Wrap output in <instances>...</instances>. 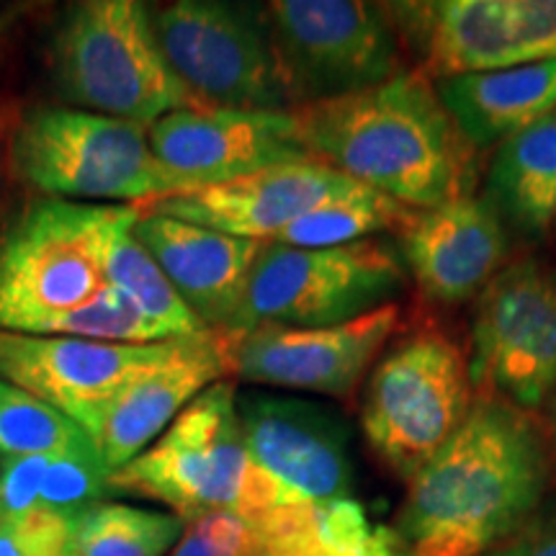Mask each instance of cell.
<instances>
[{
  "label": "cell",
  "mask_w": 556,
  "mask_h": 556,
  "mask_svg": "<svg viewBox=\"0 0 556 556\" xmlns=\"http://www.w3.org/2000/svg\"><path fill=\"white\" fill-rule=\"evenodd\" d=\"M131 227L135 225L124 227L111 242L106 258V278L111 287L124 291L168 340L206 332L199 317L186 307L184 299L173 289L163 268L142 248V242L135 238Z\"/></svg>",
  "instance_id": "cell-25"
},
{
  "label": "cell",
  "mask_w": 556,
  "mask_h": 556,
  "mask_svg": "<svg viewBox=\"0 0 556 556\" xmlns=\"http://www.w3.org/2000/svg\"><path fill=\"white\" fill-rule=\"evenodd\" d=\"M52 456L3 458L0 464V523L39 507V490Z\"/></svg>",
  "instance_id": "cell-31"
},
{
  "label": "cell",
  "mask_w": 556,
  "mask_h": 556,
  "mask_svg": "<svg viewBox=\"0 0 556 556\" xmlns=\"http://www.w3.org/2000/svg\"><path fill=\"white\" fill-rule=\"evenodd\" d=\"M400 307L387 304L371 315L332 328H255L232 332V377L253 384L348 397L366 377L397 328Z\"/></svg>",
  "instance_id": "cell-16"
},
{
  "label": "cell",
  "mask_w": 556,
  "mask_h": 556,
  "mask_svg": "<svg viewBox=\"0 0 556 556\" xmlns=\"http://www.w3.org/2000/svg\"><path fill=\"white\" fill-rule=\"evenodd\" d=\"M405 283L400 250L371 238L338 248H287L266 242L238 315L227 332L255 328H332L371 315Z\"/></svg>",
  "instance_id": "cell-7"
},
{
  "label": "cell",
  "mask_w": 556,
  "mask_h": 556,
  "mask_svg": "<svg viewBox=\"0 0 556 556\" xmlns=\"http://www.w3.org/2000/svg\"><path fill=\"white\" fill-rule=\"evenodd\" d=\"M191 338L103 343L0 330V379L58 407L93 438L116 394L137 377L176 358Z\"/></svg>",
  "instance_id": "cell-13"
},
{
  "label": "cell",
  "mask_w": 556,
  "mask_h": 556,
  "mask_svg": "<svg viewBox=\"0 0 556 556\" xmlns=\"http://www.w3.org/2000/svg\"><path fill=\"white\" fill-rule=\"evenodd\" d=\"M484 197L507 229L526 240L546 238L556 219V111L500 144Z\"/></svg>",
  "instance_id": "cell-22"
},
{
  "label": "cell",
  "mask_w": 556,
  "mask_h": 556,
  "mask_svg": "<svg viewBox=\"0 0 556 556\" xmlns=\"http://www.w3.org/2000/svg\"><path fill=\"white\" fill-rule=\"evenodd\" d=\"M39 336L103 340V343H163L168 340L124 291L111 283L83 307L52 317Z\"/></svg>",
  "instance_id": "cell-27"
},
{
  "label": "cell",
  "mask_w": 556,
  "mask_h": 556,
  "mask_svg": "<svg viewBox=\"0 0 556 556\" xmlns=\"http://www.w3.org/2000/svg\"><path fill=\"white\" fill-rule=\"evenodd\" d=\"M245 446L255 464L312 503L351 497L353 458L345 417L319 402L238 394Z\"/></svg>",
  "instance_id": "cell-17"
},
{
  "label": "cell",
  "mask_w": 556,
  "mask_h": 556,
  "mask_svg": "<svg viewBox=\"0 0 556 556\" xmlns=\"http://www.w3.org/2000/svg\"><path fill=\"white\" fill-rule=\"evenodd\" d=\"M266 13L291 109L361 93L407 70L387 5L274 0Z\"/></svg>",
  "instance_id": "cell-10"
},
{
  "label": "cell",
  "mask_w": 556,
  "mask_h": 556,
  "mask_svg": "<svg viewBox=\"0 0 556 556\" xmlns=\"http://www.w3.org/2000/svg\"><path fill=\"white\" fill-rule=\"evenodd\" d=\"M75 518L78 516L37 507L0 526L9 528L26 556H73Z\"/></svg>",
  "instance_id": "cell-30"
},
{
  "label": "cell",
  "mask_w": 556,
  "mask_h": 556,
  "mask_svg": "<svg viewBox=\"0 0 556 556\" xmlns=\"http://www.w3.org/2000/svg\"><path fill=\"white\" fill-rule=\"evenodd\" d=\"M5 119H9V116L0 114V197H3L5 176H11V165H9V131H11V124Z\"/></svg>",
  "instance_id": "cell-33"
},
{
  "label": "cell",
  "mask_w": 556,
  "mask_h": 556,
  "mask_svg": "<svg viewBox=\"0 0 556 556\" xmlns=\"http://www.w3.org/2000/svg\"><path fill=\"white\" fill-rule=\"evenodd\" d=\"M507 248L505 222L484 193L422 208L400 235V258L422 294L441 304H462L482 294L503 270Z\"/></svg>",
  "instance_id": "cell-18"
},
{
  "label": "cell",
  "mask_w": 556,
  "mask_h": 556,
  "mask_svg": "<svg viewBox=\"0 0 556 556\" xmlns=\"http://www.w3.org/2000/svg\"><path fill=\"white\" fill-rule=\"evenodd\" d=\"M135 238L155 258L206 330H227L245 299L263 240L232 238L189 222L137 214Z\"/></svg>",
  "instance_id": "cell-20"
},
{
  "label": "cell",
  "mask_w": 556,
  "mask_h": 556,
  "mask_svg": "<svg viewBox=\"0 0 556 556\" xmlns=\"http://www.w3.org/2000/svg\"><path fill=\"white\" fill-rule=\"evenodd\" d=\"M148 142L176 191L315 160L299 135L294 111H173L148 127Z\"/></svg>",
  "instance_id": "cell-14"
},
{
  "label": "cell",
  "mask_w": 556,
  "mask_h": 556,
  "mask_svg": "<svg viewBox=\"0 0 556 556\" xmlns=\"http://www.w3.org/2000/svg\"><path fill=\"white\" fill-rule=\"evenodd\" d=\"M11 176L47 199L142 201L176 191L148 127L70 106H37L11 124Z\"/></svg>",
  "instance_id": "cell-6"
},
{
  "label": "cell",
  "mask_w": 556,
  "mask_h": 556,
  "mask_svg": "<svg viewBox=\"0 0 556 556\" xmlns=\"http://www.w3.org/2000/svg\"><path fill=\"white\" fill-rule=\"evenodd\" d=\"M548 482L552 448L533 415L475 397L462 428L409 482L394 533L409 556H484L536 516Z\"/></svg>",
  "instance_id": "cell-1"
},
{
  "label": "cell",
  "mask_w": 556,
  "mask_h": 556,
  "mask_svg": "<svg viewBox=\"0 0 556 556\" xmlns=\"http://www.w3.org/2000/svg\"><path fill=\"white\" fill-rule=\"evenodd\" d=\"M435 90L471 148H500L556 111V60L438 78Z\"/></svg>",
  "instance_id": "cell-21"
},
{
  "label": "cell",
  "mask_w": 556,
  "mask_h": 556,
  "mask_svg": "<svg viewBox=\"0 0 556 556\" xmlns=\"http://www.w3.org/2000/svg\"><path fill=\"white\" fill-rule=\"evenodd\" d=\"M0 556H26L24 548L18 546V541L13 539V533L5 526H0Z\"/></svg>",
  "instance_id": "cell-34"
},
{
  "label": "cell",
  "mask_w": 556,
  "mask_h": 556,
  "mask_svg": "<svg viewBox=\"0 0 556 556\" xmlns=\"http://www.w3.org/2000/svg\"><path fill=\"white\" fill-rule=\"evenodd\" d=\"M475 389L462 348L438 330L402 338L366 381L361 426L394 475L413 482L467 420Z\"/></svg>",
  "instance_id": "cell-8"
},
{
  "label": "cell",
  "mask_w": 556,
  "mask_h": 556,
  "mask_svg": "<svg viewBox=\"0 0 556 556\" xmlns=\"http://www.w3.org/2000/svg\"><path fill=\"white\" fill-rule=\"evenodd\" d=\"M364 189L368 186L345 173L309 160L274 165L208 189L170 191L135 204V208L137 214L180 219L232 238L270 242L315 208L356 197Z\"/></svg>",
  "instance_id": "cell-15"
},
{
  "label": "cell",
  "mask_w": 556,
  "mask_h": 556,
  "mask_svg": "<svg viewBox=\"0 0 556 556\" xmlns=\"http://www.w3.org/2000/svg\"><path fill=\"white\" fill-rule=\"evenodd\" d=\"M62 99L83 111L152 127L184 109H201L160 50L150 5L83 0L60 21L50 47Z\"/></svg>",
  "instance_id": "cell-5"
},
{
  "label": "cell",
  "mask_w": 556,
  "mask_h": 556,
  "mask_svg": "<svg viewBox=\"0 0 556 556\" xmlns=\"http://www.w3.org/2000/svg\"><path fill=\"white\" fill-rule=\"evenodd\" d=\"M387 11L435 80L556 60V0L392 3Z\"/></svg>",
  "instance_id": "cell-12"
},
{
  "label": "cell",
  "mask_w": 556,
  "mask_h": 556,
  "mask_svg": "<svg viewBox=\"0 0 556 556\" xmlns=\"http://www.w3.org/2000/svg\"><path fill=\"white\" fill-rule=\"evenodd\" d=\"M109 495V471L96 446L52 456L39 490V507L65 516H80Z\"/></svg>",
  "instance_id": "cell-28"
},
{
  "label": "cell",
  "mask_w": 556,
  "mask_h": 556,
  "mask_svg": "<svg viewBox=\"0 0 556 556\" xmlns=\"http://www.w3.org/2000/svg\"><path fill=\"white\" fill-rule=\"evenodd\" d=\"M291 111L312 157L400 204L422 212L475 193L477 150L422 70Z\"/></svg>",
  "instance_id": "cell-2"
},
{
  "label": "cell",
  "mask_w": 556,
  "mask_h": 556,
  "mask_svg": "<svg viewBox=\"0 0 556 556\" xmlns=\"http://www.w3.org/2000/svg\"><path fill=\"white\" fill-rule=\"evenodd\" d=\"M469 377L475 397L536 413L556 389V270L518 261L477 296Z\"/></svg>",
  "instance_id": "cell-11"
},
{
  "label": "cell",
  "mask_w": 556,
  "mask_h": 556,
  "mask_svg": "<svg viewBox=\"0 0 556 556\" xmlns=\"http://www.w3.org/2000/svg\"><path fill=\"white\" fill-rule=\"evenodd\" d=\"M232 377V332L206 330L168 364L124 387L90 441L109 475L152 446L204 389Z\"/></svg>",
  "instance_id": "cell-19"
},
{
  "label": "cell",
  "mask_w": 556,
  "mask_h": 556,
  "mask_svg": "<svg viewBox=\"0 0 556 556\" xmlns=\"http://www.w3.org/2000/svg\"><path fill=\"white\" fill-rule=\"evenodd\" d=\"M135 204L39 199L0 229V330L39 336L52 317L109 287L111 242Z\"/></svg>",
  "instance_id": "cell-4"
},
{
  "label": "cell",
  "mask_w": 556,
  "mask_h": 556,
  "mask_svg": "<svg viewBox=\"0 0 556 556\" xmlns=\"http://www.w3.org/2000/svg\"><path fill=\"white\" fill-rule=\"evenodd\" d=\"M541 409H546V422H548V430H552V435H554V441H556V389H554L552 394H548L546 405L541 407Z\"/></svg>",
  "instance_id": "cell-35"
},
{
  "label": "cell",
  "mask_w": 556,
  "mask_h": 556,
  "mask_svg": "<svg viewBox=\"0 0 556 556\" xmlns=\"http://www.w3.org/2000/svg\"><path fill=\"white\" fill-rule=\"evenodd\" d=\"M163 58L201 109L291 111L266 5L176 0L150 5Z\"/></svg>",
  "instance_id": "cell-9"
},
{
  "label": "cell",
  "mask_w": 556,
  "mask_h": 556,
  "mask_svg": "<svg viewBox=\"0 0 556 556\" xmlns=\"http://www.w3.org/2000/svg\"><path fill=\"white\" fill-rule=\"evenodd\" d=\"M554 222H556V219H554Z\"/></svg>",
  "instance_id": "cell-36"
},
{
  "label": "cell",
  "mask_w": 556,
  "mask_h": 556,
  "mask_svg": "<svg viewBox=\"0 0 556 556\" xmlns=\"http://www.w3.org/2000/svg\"><path fill=\"white\" fill-rule=\"evenodd\" d=\"M170 556H266V552L253 520L214 510L186 523Z\"/></svg>",
  "instance_id": "cell-29"
},
{
  "label": "cell",
  "mask_w": 556,
  "mask_h": 556,
  "mask_svg": "<svg viewBox=\"0 0 556 556\" xmlns=\"http://www.w3.org/2000/svg\"><path fill=\"white\" fill-rule=\"evenodd\" d=\"M417 214L420 208L400 204L374 189H364L356 197L315 208L307 217L278 232L270 242L287 248H338L387 232L402 235L417 219Z\"/></svg>",
  "instance_id": "cell-23"
},
{
  "label": "cell",
  "mask_w": 556,
  "mask_h": 556,
  "mask_svg": "<svg viewBox=\"0 0 556 556\" xmlns=\"http://www.w3.org/2000/svg\"><path fill=\"white\" fill-rule=\"evenodd\" d=\"M173 513L99 503L75 518L73 556H165L184 536Z\"/></svg>",
  "instance_id": "cell-24"
},
{
  "label": "cell",
  "mask_w": 556,
  "mask_h": 556,
  "mask_svg": "<svg viewBox=\"0 0 556 556\" xmlns=\"http://www.w3.org/2000/svg\"><path fill=\"white\" fill-rule=\"evenodd\" d=\"M93 446L86 430L75 426L58 407L47 405L24 389L0 379V454L60 456Z\"/></svg>",
  "instance_id": "cell-26"
},
{
  "label": "cell",
  "mask_w": 556,
  "mask_h": 556,
  "mask_svg": "<svg viewBox=\"0 0 556 556\" xmlns=\"http://www.w3.org/2000/svg\"><path fill=\"white\" fill-rule=\"evenodd\" d=\"M109 492L168 505L184 523L214 510L258 520L307 500L250 456L238 389L227 379L204 389L150 448L109 475Z\"/></svg>",
  "instance_id": "cell-3"
},
{
  "label": "cell",
  "mask_w": 556,
  "mask_h": 556,
  "mask_svg": "<svg viewBox=\"0 0 556 556\" xmlns=\"http://www.w3.org/2000/svg\"><path fill=\"white\" fill-rule=\"evenodd\" d=\"M484 556H556V505H541L536 516Z\"/></svg>",
  "instance_id": "cell-32"
}]
</instances>
